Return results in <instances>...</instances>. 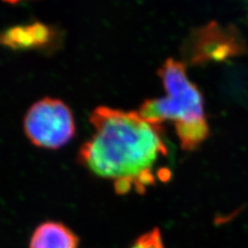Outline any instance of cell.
<instances>
[{"label": "cell", "instance_id": "obj_1", "mask_svg": "<svg viewBox=\"0 0 248 248\" xmlns=\"http://www.w3.org/2000/svg\"><path fill=\"white\" fill-rule=\"evenodd\" d=\"M94 134L79 150L78 160L92 174L114 181L124 195L154 184V167L168 155L164 128L138 112L97 107L90 115Z\"/></svg>", "mask_w": 248, "mask_h": 248}, {"label": "cell", "instance_id": "obj_2", "mask_svg": "<svg viewBox=\"0 0 248 248\" xmlns=\"http://www.w3.org/2000/svg\"><path fill=\"white\" fill-rule=\"evenodd\" d=\"M166 95L147 99L138 112L152 124L174 123L181 148L193 151L210 134L205 114L204 98L196 84L187 77L185 65L173 58L167 59L158 71Z\"/></svg>", "mask_w": 248, "mask_h": 248}, {"label": "cell", "instance_id": "obj_3", "mask_svg": "<svg viewBox=\"0 0 248 248\" xmlns=\"http://www.w3.org/2000/svg\"><path fill=\"white\" fill-rule=\"evenodd\" d=\"M24 133L38 148L57 150L72 141L76 122L69 107L61 99L45 97L31 106L23 121Z\"/></svg>", "mask_w": 248, "mask_h": 248}, {"label": "cell", "instance_id": "obj_4", "mask_svg": "<svg viewBox=\"0 0 248 248\" xmlns=\"http://www.w3.org/2000/svg\"><path fill=\"white\" fill-rule=\"evenodd\" d=\"M57 31L43 22H30L0 31V46L15 51L46 50L56 41Z\"/></svg>", "mask_w": 248, "mask_h": 248}, {"label": "cell", "instance_id": "obj_5", "mask_svg": "<svg viewBox=\"0 0 248 248\" xmlns=\"http://www.w3.org/2000/svg\"><path fill=\"white\" fill-rule=\"evenodd\" d=\"M79 238L65 224L46 221L38 226L31 236L29 248H78Z\"/></svg>", "mask_w": 248, "mask_h": 248}, {"label": "cell", "instance_id": "obj_6", "mask_svg": "<svg viewBox=\"0 0 248 248\" xmlns=\"http://www.w3.org/2000/svg\"><path fill=\"white\" fill-rule=\"evenodd\" d=\"M130 248H166L159 229L154 228L139 237Z\"/></svg>", "mask_w": 248, "mask_h": 248}, {"label": "cell", "instance_id": "obj_7", "mask_svg": "<svg viewBox=\"0 0 248 248\" xmlns=\"http://www.w3.org/2000/svg\"><path fill=\"white\" fill-rule=\"evenodd\" d=\"M2 1L7 4H18L22 1H24V0H2Z\"/></svg>", "mask_w": 248, "mask_h": 248}]
</instances>
